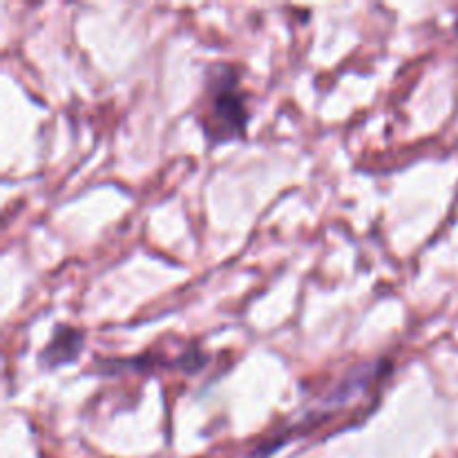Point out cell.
I'll list each match as a JSON object with an SVG mask.
<instances>
[{"label":"cell","mask_w":458,"mask_h":458,"mask_svg":"<svg viewBox=\"0 0 458 458\" xmlns=\"http://www.w3.org/2000/svg\"><path fill=\"white\" fill-rule=\"evenodd\" d=\"M206 362H208V356H206V353H201L197 344H191V347H188L186 352L179 356L177 367L179 369L186 371V374H197V371H199Z\"/></svg>","instance_id":"cell-3"},{"label":"cell","mask_w":458,"mask_h":458,"mask_svg":"<svg viewBox=\"0 0 458 458\" xmlns=\"http://www.w3.org/2000/svg\"><path fill=\"white\" fill-rule=\"evenodd\" d=\"M83 334L74 327L58 325L54 329L52 338L45 344L43 352L38 353V362L45 369H58L63 365H70L83 352Z\"/></svg>","instance_id":"cell-2"},{"label":"cell","mask_w":458,"mask_h":458,"mask_svg":"<svg viewBox=\"0 0 458 458\" xmlns=\"http://www.w3.org/2000/svg\"><path fill=\"white\" fill-rule=\"evenodd\" d=\"M206 137L213 146L244 137L249 123L246 94L240 85V74L231 65H215L206 74Z\"/></svg>","instance_id":"cell-1"}]
</instances>
